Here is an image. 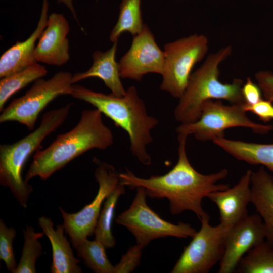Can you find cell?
<instances>
[{"label": "cell", "instance_id": "83f0119b", "mask_svg": "<svg viewBox=\"0 0 273 273\" xmlns=\"http://www.w3.org/2000/svg\"><path fill=\"white\" fill-rule=\"evenodd\" d=\"M143 248L137 244L130 247L122 256L120 262L114 266V273H128L140 264Z\"/></svg>", "mask_w": 273, "mask_h": 273}, {"label": "cell", "instance_id": "52a82bcc", "mask_svg": "<svg viewBox=\"0 0 273 273\" xmlns=\"http://www.w3.org/2000/svg\"><path fill=\"white\" fill-rule=\"evenodd\" d=\"M136 193L129 208L122 212L116 222L125 227L143 248L152 240L168 236L180 238H192L196 230L188 224L179 222L175 224L161 218L146 203L145 189L136 188Z\"/></svg>", "mask_w": 273, "mask_h": 273}, {"label": "cell", "instance_id": "2e32d148", "mask_svg": "<svg viewBox=\"0 0 273 273\" xmlns=\"http://www.w3.org/2000/svg\"><path fill=\"white\" fill-rule=\"evenodd\" d=\"M49 2L43 0L40 16L36 29L25 40L17 41L6 51L0 58V77L21 71L37 62L34 56L35 43L46 27Z\"/></svg>", "mask_w": 273, "mask_h": 273}, {"label": "cell", "instance_id": "7c38bea8", "mask_svg": "<svg viewBox=\"0 0 273 273\" xmlns=\"http://www.w3.org/2000/svg\"><path fill=\"white\" fill-rule=\"evenodd\" d=\"M121 78L141 81L149 73L162 74L164 53L156 43L153 34L146 25L133 36L128 51L119 61Z\"/></svg>", "mask_w": 273, "mask_h": 273}, {"label": "cell", "instance_id": "603a6c76", "mask_svg": "<svg viewBox=\"0 0 273 273\" xmlns=\"http://www.w3.org/2000/svg\"><path fill=\"white\" fill-rule=\"evenodd\" d=\"M141 0H122L118 19L109 36L111 41H117L120 36L128 32L133 36L141 32L144 25L142 19Z\"/></svg>", "mask_w": 273, "mask_h": 273}, {"label": "cell", "instance_id": "d6986e66", "mask_svg": "<svg viewBox=\"0 0 273 273\" xmlns=\"http://www.w3.org/2000/svg\"><path fill=\"white\" fill-rule=\"evenodd\" d=\"M251 203L263 220L266 241L273 247V175L263 166L252 172Z\"/></svg>", "mask_w": 273, "mask_h": 273}, {"label": "cell", "instance_id": "e0dca14e", "mask_svg": "<svg viewBox=\"0 0 273 273\" xmlns=\"http://www.w3.org/2000/svg\"><path fill=\"white\" fill-rule=\"evenodd\" d=\"M38 223L42 232L49 239L52 249V263L50 266L52 273H80V261L73 255L70 243L64 235L63 225L54 229L49 217L42 216L38 218Z\"/></svg>", "mask_w": 273, "mask_h": 273}, {"label": "cell", "instance_id": "3957f363", "mask_svg": "<svg viewBox=\"0 0 273 273\" xmlns=\"http://www.w3.org/2000/svg\"><path fill=\"white\" fill-rule=\"evenodd\" d=\"M72 97L93 105L111 119L115 125L124 130L130 141L132 154L143 165L149 166L151 157L147 150L153 141L151 131L158 124V120L149 115L136 88L130 86L123 96L93 91L83 86L73 84Z\"/></svg>", "mask_w": 273, "mask_h": 273}, {"label": "cell", "instance_id": "ac0fdd59", "mask_svg": "<svg viewBox=\"0 0 273 273\" xmlns=\"http://www.w3.org/2000/svg\"><path fill=\"white\" fill-rule=\"evenodd\" d=\"M118 41L105 52L95 51L92 57L93 63L90 68L83 72L75 73L72 79L74 84L89 77H98L117 96H123L126 93L120 80L118 63L115 60Z\"/></svg>", "mask_w": 273, "mask_h": 273}, {"label": "cell", "instance_id": "277c9868", "mask_svg": "<svg viewBox=\"0 0 273 273\" xmlns=\"http://www.w3.org/2000/svg\"><path fill=\"white\" fill-rule=\"evenodd\" d=\"M232 51V47L228 46L211 54L203 64L191 73L174 111L177 121L186 124L197 120L203 104L209 100H224L231 104L245 103L242 94L244 83L241 79H234L230 83H222L219 79V66Z\"/></svg>", "mask_w": 273, "mask_h": 273}, {"label": "cell", "instance_id": "484cf974", "mask_svg": "<svg viewBox=\"0 0 273 273\" xmlns=\"http://www.w3.org/2000/svg\"><path fill=\"white\" fill-rule=\"evenodd\" d=\"M24 242L21 258L13 273H36L35 263L43 253L42 247L38 239L44 233L35 232L31 226L27 225L23 230Z\"/></svg>", "mask_w": 273, "mask_h": 273}, {"label": "cell", "instance_id": "30bf717a", "mask_svg": "<svg viewBox=\"0 0 273 273\" xmlns=\"http://www.w3.org/2000/svg\"><path fill=\"white\" fill-rule=\"evenodd\" d=\"M207 215L200 221L201 226L186 246L171 273H207L222 259L228 230L219 223L209 224Z\"/></svg>", "mask_w": 273, "mask_h": 273}, {"label": "cell", "instance_id": "5b68a950", "mask_svg": "<svg viewBox=\"0 0 273 273\" xmlns=\"http://www.w3.org/2000/svg\"><path fill=\"white\" fill-rule=\"evenodd\" d=\"M72 105V103H69L46 113L39 126L32 132L14 143L0 145V183L10 188L24 208L27 207L33 188L23 179V166L43 140L65 122Z\"/></svg>", "mask_w": 273, "mask_h": 273}, {"label": "cell", "instance_id": "4316f807", "mask_svg": "<svg viewBox=\"0 0 273 273\" xmlns=\"http://www.w3.org/2000/svg\"><path fill=\"white\" fill-rule=\"evenodd\" d=\"M16 235L15 229L7 226L3 220H0V259L4 261L8 270L11 272L17 267L13 247Z\"/></svg>", "mask_w": 273, "mask_h": 273}, {"label": "cell", "instance_id": "44dd1931", "mask_svg": "<svg viewBox=\"0 0 273 273\" xmlns=\"http://www.w3.org/2000/svg\"><path fill=\"white\" fill-rule=\"evenodd\" d=\"M120 181L104 201L95 229V239L102 243L106 248H112L116 241L112 233L115 209L119 197L125 193Z\"/></svg>", "mask_w": 273, "mask_h": 273}, {"label": "cell", "instance_id": "1f68e13d", "mask_svg": "<svg viewBox=\"0 0 273 273\" xmlns=\"http://www.w3.org/2000/svg\"><path fill=\"white\" fill-rule=\"evenodd\" d=\"M58 3H62L70 11L75 20L78 21L73 5V0H57Z\"/></svg>", "mask_w": 273, "mask_h": 273}, {"label": "cell", "instance_id": "8fae6325", "mask_svg": "<svg viewBox=\"0 0 273 273\" xmlns=\"http://www.w3.org/2000/svg\"><path fill=\"white\" fill-rule=\"evenodd\" d=\"M97 165L95 177L99 184L97 194L93 201L75 213H68L61 207L59 209L63 219V226L74 247L94 234L103 203L120 182L119 173L114 167L93 159Z\"/></svg>", "mask_w": 273, "mask_h": 273}, {"label": "cell", "instance_id": "4dcf8cb0", "mask_svg": "<svg viewBox=\"0 0 273 273\" xmlns=\"http://www.w3.org/2000/svg\"><path fill=\"white\" fill-rule=\"evenodd\" d=\"M242 94L245 104L253 105L262 100V92L257 84L248 77L242 87Z\"/></svg>", "mask_w": 273, "mask_h": 273}, {"label": "cell", "instance_id": "4fadbf2b", "mask_svg": "<svg viewBox=\"0 0 273 273\" xmlns=\"http://www.w3.org/2000/svg\"><path fill=\"white\" fill-rule=\"evenodd\" d=\"M265 239L264 225L258 214L248 216L228 230L219 273L234 271L242 258Z\"/></svg>", "mask_w": 273, "mask_h": 273}, {"label": "cell", "instance_id": "5bb4252c", "mask_svg": "<svg viewBox=\"0 0 273 273\" xmlns=\"http://www.w3.org/2000/svg\"><path fill=\"white\" fill-rule=\"evenodd\" d=\"M69 31V23L63 14L50 15L35 49L37 62L57 66L67 63L70 58L67 38Z\"/></svg>", "mask_w": 273, "mask_h": 273}, {"label": "cell", "instance_id": "ba28073f", "mask_svg": "<svg viewBox=\"0 0 273 273\" xmlns=\"http://www.w3.org/2000/svg\"><path fill=\"white\" fill-rule=\"evenodd\" d=\"M72 76L69 72L59 71L48 79H37L23 96L3 110L0 122L17 121L33 129L38 115L50 102L59 95H71Z\"/></svg>", "mask_w": 273, "mask_h": 273}, {"label": "cell", "instance_id": "8992f818", "mask_svg": "<svg viewBox=\"0 0 273 273\" xmlns=\"http://www.w3.org/2000/svg\"><path fill=\"white\" fill-rule=\"evenodd\" d=\"M243 104L225 105L220 100H209L203 105L200 118L192 123L180 124L177 134H193L199 141H213L224 137L226 129L243 127L255 133L264 134L273 130V124H262L252 121L246 114Z\"/></svg>", "mask_w": 273, "mask_h": 273}, {"label": "cell", "instance_id": "9a60e30c", "mask_svg": "<svg viewBox=\"0 0 273 273\" xmlns=\"http://www.w3.org/2000/svg\"><path fill=\"white\" fill-rule=\"evenodd\" d=\"M252 172L247 170L232 188L214 191L207 196L218 208L220 223L228 230L248 216L247 206L251 203Z\"/></svg>", "mask_w": 273, "mask_h": 273}, {"label": "cell", "instance_id": "d4e9b609", "mask_svg": "<svg viewBox=\"0 0 273 273\" xmlns=\"http://www.w3.org/2000/svg\"><path fill=\"white\" fill-rule=\"evenodd\" d=\"M77 255L84 263L96 273H114V266L112 265L105 251L104 245L95 239H87L81 241L74 247Z\"/></svg>", "mask_w": 273, "mask_h": 273}, {"label": "cell", "instance_id": "9c48e42d", "mask_svg": "<svg viewBox=\"0 0 273 273\" xmlns=\"http://www.w3.org/2000/svg\"><path fill=\"white\" fill-rule=\"evenodd\" d=\"M208 43L204 35L193 34L165 44L160 89L173 97L180 98L193 67L206 54Z\"/></svg>", "mask_w": 273, "mask_h": 273}, {"label": "cell", "instance_id": "6da1fadb", "mask_svg": "<svg viewBox=\"0 0 273 273\" xmlns=\"http://www.w3.org/2000/svg\"><path fill=\"white\" fill-rule=\"evenodd\" d=\"M188 135L178 133V160L174 166L162 175L144 178L136 176L126 169L119 173L120 183L130 189L142 187L150 198H166L172 215H178L187 210L193 212L200 220L208 214L202 206V200L216 191L224 190L229 185L217 184L228 175L226 169L216 173L203 174L197 171L190 163L186 152Z\"/></svg>", "mask_w": 273, "mask_h": 273}, {"label": "cell", "instance_id": "f546056e", "mask_svg": "<svg viewBox=\"0 0 273 273\" xmlns=\"http://www.w3.org/2000/svg\"><path fill=\"white\" fill-rule=\"evenodd\" d=\"M255 77L264 99L273 103V72L268 70L259 71Z\"/></svg>", "mask_w": 273, "mask_h": 273}, {"label": "cell", "instance_id": "f1b7e54d", "mask_svg": "<svg viewBox=\"0 0 273 273\" xmlns=\"http://www.w3.org/2000/svg\"><path fill=\"white\" fill-rule=\"evenodd\" d=\"M246 112H250L256 115L260 120L267 122L273 120V103L266 99H262L253 105H243Z\"/></svg>", "mask_w": 273, "mask_h": 273}, {"label": "cell", "instance_id": "7a4b0ae2", "mask_svg": "<svg viewBox=\"0 0 273 273\" xmlns=\"http://www.w3.org/2000/svg\"><path fill=\"white\" fill-rule=\"evenodd\" d=\"M113 143V133L104 124L102 113L96 108L84 110L74 127L58 135L44 149L36 151L24 180L28 183L38 176L45 180L86 151L105 150Z\"/></svg>", "mask_w": 273, "mask_h": 273}, {"label": "cell", "instance_id": "cb8c5ba5", "mask_svg": "<svg viewBox=\"0 0 273 273\" xmlns=\"http://www.w3.org/2000/svg\"><path fill=\"white\" fill-rule=\"evenodd\" d=\"M235 270L242 273H273V247L264 241L242 258Z\"/></svg>", "mask_w": 273, "mask_h": 273}, {"label": "cell", "instance_id": "ffe728a7", "mask_svg": "<svg viewBox=\"0 0 273 273\" xmlns=\"http://www.w3.org/2000/svg\"><path fill=\"white\" fill-rule=\"evenodd\" d=\"M213 142L237 159L266 167L273 175V143L260 144L228 139H214Z\"/></svg>", "mask_w": 273, "mask_h": 273}, {"label": "cell", "instance_id": "7402d4cb", "mask_svg": "<svg viewBox=\"0 0 273 273\" xmlns=\"http://www.w3.org/2000/svg\"><path fill=\"white\" fill-rule=\"evenodd\" d=\"M47 73L46 67L36 62L21 71L1 78L0 80V111H3L5 104L14 94L30 83L45 76Z\"/></svg>", "mask_w": 273, "mask_h": 273}]
</instances>
